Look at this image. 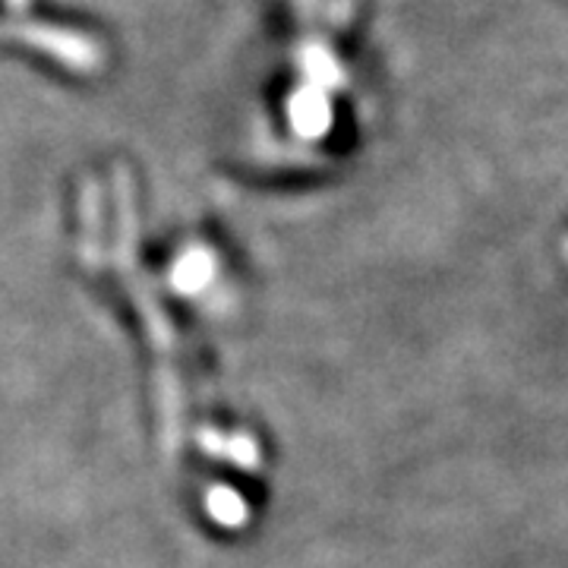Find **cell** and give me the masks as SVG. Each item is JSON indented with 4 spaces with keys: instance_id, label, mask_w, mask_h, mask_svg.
Returning <instances> with one entry per match:
<instances>
[{
    "instance_id": "7a4b0ae2",
    "label": "cell",
    "mask_w": 568,
    "mask_h": 568,
    "mask_svg": "<svg viewBox=\"0 0 568 568\" xmlns=\"http://www.w3.org/2000/svg\"><path fill=\"white\" fill-rule=\"evenodd\" d=\"M7 10H10V17H22V13H29V0H7Z\"/></svg>"
},
{
    "instance_id": "6da1fadb",
    "label": "cell",
    "mask_w": 568,
    "mask_h": 568,
    "mask_svg": "<svg viewBox=\"0 0 568 568\" xmlns=\"http://www.w3.org/2000/svg\"><path fill=\"white\" fill-rule=\"evenodd\" d=\"M0 36L17 44H26L32 51H39L54 63H61L73 73H99L108 67V44L95 39L92 32H82L73 26H61V22L36 20L29 13L22 17H0Z\"/></svg>"
}]
</instances>
